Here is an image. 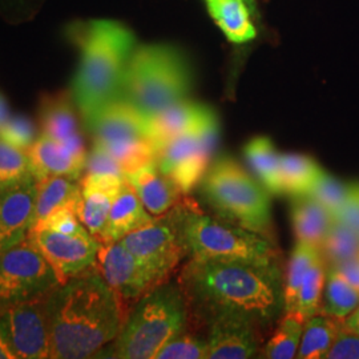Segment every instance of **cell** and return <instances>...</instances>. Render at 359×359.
<instances>
[{
	"instance_id": "1",
	"label": "cell",
	"mask_w": 359,
	"mask_h": 359,
	"mask_svg": "<svg viewBox=\"0 0 359 359\" xmlns=\"http://www.w3.org/2000/svg\"><path fill=\"white\" fill-rule=\"evenodd\" d=\"M127 311L97 262L52 289L47 298L50 358L93 357L115 341Z\"/></svg>"
},
{
	"instance_id": "2",
	"label": "cell",
	"mask_w": 359,
	"mask_h": 359,
	"mask_svg": "<svg viewBox=\"0 0 359 359\" xmlns=\"http://www.w3.org/2000/svg\"><path fill=\"white\" fill-rule=\"evenodd\" d=\"M283 273L278 261L268 264L192 258L180 285L188 302L209 317L218 311L240 313L268 327L285 310Z\"/></svg>"
},
{
	"instance_id": "3",
	"label": "cell",
	"mask_w": 359,
	"mask_h": 359,
	"mask_svg": "<svg viewBox=\"0 0 359 359\" xmlns=\"http://www.w3.org/2000/svg\"><path fill=\"white\" fill-rule=\"evenodd\" d=\"M81 57L72 81V97L84 121L121 92L136 38L128 27L109 19L92 20L79 39Z\"/></svg>"
},
{
	"instance_id": "4",
	"label": "cell",
	"mask_w": 359,
	"mask_h": 359,
	"mask_svg": "<svg viewBox=\"0 0 359 359\" xmlns=\"http://www.w3.org/2000/svg\"><path fill=\"white\" fill-rule=\"evenodd\" d=\"M192 86V67L179 48L147 44L130 55L120 95L149 117L188 99Z\"/></svg>"
},
{
	"instance_id": "5",
	"label": "cell",
	"mask_w": 359,
	"mask_h": 359,
	"mask_svg": "<svg viewBox=\"0 0 359 359\" xmlns=\"http://www.w3.org/2000/svg\"><path fill=\"white\" fill-rule=\"evenodd\" d=\"M189 304L180 283H163L142 295L127 317L114 345V357L151 359L184 333Z\"/></svg>"
},
{
	"instance_id": "6",
	"label": "cell",
	"mask_w": 359,
	"mask_h": 359,
	"mask_svg": "<svg viewBox=\"0 0 359 359\" xmlns=\"http://www.w3.org/2000/svg\"><path fill=\"white\" fill-rule=\"evenodd\" d=\"M201 187L206 201L221 217L273 240L269 192L234 160H216L208 168Z\"/></svg>"
},
{
	"instance_id": "7",
	"label": "cell",
	"mask_w": 359,
	"mask_h": 359,
	"mask_svg": "<svg viewBox=\"0 0 359 359\" xmlns=\"http://www.w3.org/2000/svg\"><path fill=\"white\" fill-rule=\"evenodd\" d=\"M184 236L192 258L268 264L278 261V252L269 240L231 221L203 213L187 198Z\"/></svg>"
},
{
	"instance_id": "8",
	"label": "cell",
	"mask_w": 359,
	"mask_h": 359,
	"mask_svg": "<svg viewBox=\"0 0 359 359\" xmlns=\"http://www.w3.org/2000/svg\"><path fill=\"white\" fill-rule=\"evenodd\" d=\"M185 212L187 200H181L167 213L154 217L149 224L120 241L142 261L158 283H165L181 259L189 255L184 236Z\"/></svg>"
},
{
	"instance_id": "9",
	"label": "cell",
	"mask_w": 359,
	"mask_h": 359,
	"mask_svg": "<svg viewBox=\"0 0 359 359\" xmlns=\"http://www.w3.org/2000/svg\"><path fill=\"white\" fill-rule=\"evenodd\" d=\"M219 124L215 111L192 129L172 139L156 156V165L182 194L201 182L218 144Z\"/></svg>"
},
{
	"instance_id": "10",
	"label": "cell",
	"mask_w": 359,
	"mask_h": 359,
	"mask_svg": "<svg viewBox=\"0 0 359 359\" xmlns=\"http://www.w3.org/2000/svg\"><path fill=\"white\" fill-rule=\"evenodd\" d=\"M60 283L56 271L28 236L0 253V313L46 294Z\"/></svg>"
},
{
	"instance_id": "11",
	"label": "cell",
	"mask_w": 359,
	"mask_h": 359,
	"mask_svg": "<svg viewBox=\"0 0 359 359\" xmlns=\"http://www.w3.org/2000/svg\"><path fill=\"white\" fill-rule=\"evenodd\" d=\"M48 293L0 313V334L15 359L50 358Z\"/></svg>"
},
{
	"instance_id": "12",
	"label": "cell",
	"mask_w": 359,
	"mask_h": 359,
	"mask_svg": "<svg viewBox=\"0 0 359 359\" xmlns=\"http://www.w3.org/2000/svg\"><path fill=\"white\" fill-rule=\"evenodd\" d=\"M50 262L62 283L96 264L100 243L90 231L65 234L50 229L27 234Z\"/></svg>"
},
{
	"instance_id": "13",
	"label": "cell",
	"mask_w": 359,
	"mask_h": 359,
	"mask_svg": "<svg viewBox=\"0 0 359 359\" xmlns=\"http://www.w3.org/2000/svg\"><path fill=\"white\" fill-rule=\"evenodd\" d=\"M96 262L104 280L124 305L129 301H139L142 295L160 285L142 261L120 241L100 244Z\"/></svg>"
},
{
	"instance_id": "14",
	"label": "cell",
	"mask_w": 359,
	"mask_h": 359,
	"mask_svg": "<svg viewBox=\"0 0 359 359\" xmlns=\"http://www.w3.org/2000/svg\"><path fill=\"white\" fill-rule=\"evenodd\" d=\"M208 318V358L246 359L256 355L259 327L256 322L233 311H218Z\"/></svg>"
},
{
	"instance_id": "15",
	"label": "cell",
	"mask_w": 359,
	"mask_h": 359,
	"mask_svg": "<svg viewBox=\"0 0 359 359\" xmlns=\"http://www.w3.org/2000/svg\"><path fill=\"white\" fill-rule=\"evenodd\" d=\"M86 124L97 144L147 139L148 116L118 95L99 108Z\"/></svg>"
},
{
	"instance_id": "16",
	"label": "cell",
	"mask_w": 359,
	"mask_h": 359,
	"mask_svg": "<svg viewBox=\"0 0 359 359\" xmlns=\"http://www.w3.org/2000/svg\"><path fill=\"white\" fill-rule=\"evenodd\" d=\"M38 182L35 177L0 191V253L22 243L28 234Z\"/></svg>"
},
{
	"instance_id": "17",
	"label": "cell",
	"mask_w": 359,
	"mask_h": 359,
	"mask_svg": "<svg viewBox=\"0 0 359 359\" xmlns=\"http://www.w3.org/2000/svg\"><path fill=\"white\" fill-rule=\"evenodd\" d=\"M126 177L109 175H84L80 181L81 200L77 217L90 234L99 240L103 233L111 208Z\"/></svg>"
},
{
	"instance_id": "18",
	"label": "cell",
	"mask_w": 359,
	"mask_h": 359,
	"mask_svg": "<svg viewBox=\"0 0 359 359\" xmlns=\"http://www.w3.org/2000/svg\"><path fill=\"white\" fill-rule=\"evenodd\" d=\"M212 108L185 99L148 117L147 139L157 154L172 139L196 127Z\"/></svg>"
},
{
	"instance_id": "19",
	"label": "cell",
	"mask_w": 359,
	"mask_h": 359,
	"mask_svg": "<svg viewBox=\"0 0 359 359\" xmlns=\"http://www.w3.org/2000/svg\"><path fill=\"white\" fill-rule=\"evenodd\" d=\"M26 154L36 181L48 176H65L77 180L84 172L86 158L77 157L65 144L43 133L27 149Z\"/></svg>"
},
{
	"instance_id": "20",
	"label": "cell",
	"mask_w": 359,
	"mask_h": 359,
	"mask_svg": "<svg viewBox=\"0 0 359 359\" xmlns=\"http://www.w3.org/2000/svg\"><path fill=\"white\" fill-rule=\"evenodd\" d=\"M154 216L142 205V200L126 180L111 208L105 228L97 240L102 245L121 241L127 234L149 224Z\"/></svg>"
},
{
	"instance_id": "21",
	"label": "cell",
	"mask_w": 359,
	"mask_h": 359,
	"mask_svg": "<svg viewBox=\"0 0 359 359\" xmlns=\"http://www.w3.org/2000/svg\"><path fill=\"white\" fill-rule=\"evenodd\" d=\"M126 180L154 217L167 213L181 201L182 193L177 185L160 172L156 163L129 173Z\"/></svg>"
},
{
	"instance_id": "22",
	"label": "cell",
	"mask_w": 359,
	"mask_h": 359,
	"mask_svg": "<svg viewBox=\"0 0 359 359\" xmlns=\"http://www.w3.org/2000/svg\"><path fill=\"white\" fill-rule=\"evenodd\" d=\"M76 108L71 92L44 95L39 109L41 133L56 142H65L72 135L80 133Z\"/></svg>"
},
{
	"instance_id": "23",
	"label": "cell",
	"mask_w": 359,
	"mask_h": 359,
	"mask_svg": "<svg viewBox=\"0 0 359 359\" xmlns=\"http://www.w3.org/2000/svg\"><path fill=\"white\" fill-rule=\"evenodd\" d=\"M292 222L297 241L322 244L333 225V215L311 196H297L292 203Z\"/></svg>"
},
{
	"instance_id": "24",
	"label": "cell",
	"mask_w": 359,
	"mask_h": 359,
	"mask_svg": "<svg viewBox=\"0 0 359 359\" xmlns=\"http://www.w3.org/2000/svg\"><path fill=\"white\" fill-rule=\"evenodd\" d=\"M36 182V201L29 229L57 209L71 208L77 213V206L81 200V187L76 180L65 176H48Z\"/></svg>"
},
{
	"instance_id": "25",
	"label": "cell",
	"mask_w": 359,
	"mask_h": 359,
	"mask_svg": "<svg viewBox=\"0 0 359 359\" xmlns=\"http://www.w3.org/2000/svg\"><path fill=\"white\" fill-rule=\"evenodd\" d=\"M206 10L231 43L244 44L256 38L252 13L243 0H204Z\"/></svg>"
},
{
	"instance_id": "26",
	"label": "cell",
	"mask_w": 359,
	"mask_h": 359,
	"mask_svg": "<svg viewBox=\"0 0 359 359\" xmlns=\"http://www.w3.org/2000/svg\"><path fill=\"white\" fill-rule=\"evenodd\" d=\"M245 157L262 187L270 194H283L280 154L269 137H255L245 147Z\"/></svg>"
},
{
	"instance_id": "27",
	"label": "cell",
	"mask_w": 359,
	"mask_h": 359,
	"mask_svg": "<svg viewBox=\"0 0 359 359\" xmlns=\"http://www.w3.org/2000/svg\"><path fill=\"white\" fill-rule=\"evenodd\" d=\"M344 329V322L327 316H313L305 321L297 358H326L335 339Z\"/></svg>"
},
{
	"instance_id": "28",
	"label": "cell",
	"mask_w": 359,
	"mask_h": 359,
	"mask_svg": "<svg viewBox=\"0 0 359 359\" xmlns=\"http://www.w3.org/2000/svg\"><path fill=\"white\" fill-rule=\"evenodd\" d=\"M358 305L359 290L347 283L337 270L329 268L320 308L322 314L344 322Z\"/></svg>"
},
{
	"instance_id": "29",
	"label": "cell",
	"mask_w": 359,
	"mask_h": 359,
	"mask_svg": "<svg viewBox=\"0 0 359 359\" xmlns=\"http://www.w3.org/2000/svg\"><path fill=\"white\" fill-rule=\"evenodd\" d=\"M322 168L304 154H280V173L283 193L293 197L308 196L321 175Z\"/></svg>"
},
{
	"instance_id": "30",
	"label": "cell",
	"mask_w": 359,
	"mask_h": 359,
	"mask_svg": "<svg viewBox=\"0 0 359 359\" xmlns=\"http://www.w3.org/2000/svg\"><path fill=\"white\" fill-rule=\"evenodd\" d=\"M321 250L314 245L297 241L294 250L290 257L289 268L283 283V299H285V313L295 311L297 299L310 268L321 259Z\"/></svg>"
},
{
	"instance_id": "31",
	"label": "cell",
	"mask_w": 359,
	"mask_h": 359,
	"mask_svg": "<svg viewBox=\"0 0 359 359\" xmlns=\"http://www.w3.org/2000/svg\"><path fill=\"white\" fill-rule=\"evenodd\" d=\"M305 321L306 320L297 311L285 313L278 329L264 347L261 357L268 359L295 358Z\"/></svg>"
},
{
	"instance_id": "32",
	"label": "cell",
	"mask_w": 359,
	"mask_h": 359,
	"mask_svg": "<svg viewBox=\"0 0 359 359\" xmlns=\"http://www.w3.org/2000/svg\"><path fill=\"white\" fill-rule=\"evenodd\" d=\"M99 145H102L120 164L126 176L140 168L156 163V151L147 139H133Z\"/></svg>"
},
{
	"instance_id": "33",
	"label": "cell",
	"mask_w": 359,
	"mask_h": 359,
	"mask_svg": "<svg viewBox=\"0 0 359 359\" xmlns=\"http://www.w3.org/2000/svg\"><path fill=\"white\" fill-rule=\"evenodd\" d=\"M359 255V233L335 221L321 246V256L327 266Z\"/></svg>"
},
{
	"instance_id": "34",
	"label": "cell",
	"mask_w": 359,
	"mask_h": 359,
	"mask_svg": "<svg viewBox=\"0 0 359 359\" xmlns=\"http://www.w3.org/2000/svg\"><path fill=\"white\" fill-rule=\"evenodd\" d=\"M34 177L28 154L0 137V191Z\"/></svg>"
},
{
	"instance_id": "35",
	"label": "cell",
	"mask_w": 359,
	"mask_h": 359,
	"mask_svg": "<svg viewBox=\"0 0 359 359\" xmlns=\"http://www.w3.org/2000/svg\"><path fill=\"white\" fill-rule=\"evenodd\" d=\"M326 264L321 258L317 261L304 278L301 285L298 299H297V309L295 311L299 313L305 320L311 318L318 313L321 308L322 294L326 283Z\"/></svg>"
},
{
	"instance_id": "36",
	"label": "cell",
	"mask_w": 359,
	"mask_h": 359,
	"mask_svg": "<svg viewBox=\"0 0 359 359\" xmlns=\"http://www.w3.org/2000/svg\"><path fill=\"white\" fill-rule=\"evenodd\" d=\"M350 185H345L344 182L330 176L327 172L322 169L321 175L318 176L311 192L309 193L308 196L316 198L335 218L338 212L342 209V206L345 205Z\"/></svg>"
},
{
	"instance_id": "37",
	"label": "cell",
	"mask_w": 359,
	"mask_h": 359,
	"mask_svg": "<svg viewBox=\"0 0 359 359\" xmlns=\"http://www.w3.org/2000/svg\"><path fill=\"white\" fill-rule=\"evenodd\" d=\"M156 359H206L208 342L206 338H198L181 333L170 339L160 348Z\"/></svg>"
},
{
	"instance_id": "38",
	"label": "cell",
	"mask_w": 359,
	"mask_h": 359,
	"mask_svg": "<svg viewBox=\"0 0 359 359\" xmlns=\"http://www.w3.org/2000/svg\"><path fill=\"white\" fill-rule=\"evenodd\" d=\"M0 137L13 147L27 152V149L35 142L36 127L31 118L27 116H11L1 127Z\"/></svg>"
},
{
	"instance_id": "39",
	"label": "cell",
	"mask_w": 359,
	"mask_h": 359,
	"mask_svg": "<svg viewBox=\"0 0 359 359\" xmlns=\"http://www.w3.org/2000/svg\"><path fill=\"white\" fill-rule=\"evenodd\" d=\"M40 229H50V231H59L65 234H77V233L87 231L86 226L77 217L76 210L71 208H62L52 212L50 216H47L35 226H32L28 233L40 231Z\"/></svg>"
},
{
	"instance_id": "40",
	"label": "cell",
	"mask_w": 359,
	"mask_h": 359,
	"mask_svg": "<svg viewBox=\"0 0 359 359\" xmlns=\"http://www.w3.org/2000/svg\"><path fill=\"white\" fill-rule=\"evenodd\" d=\"M84 175H109L126 177L123 169L115 158L108 154L102 145L95 142L90 154H87Z\"/></svg>"
},
{
	"instance_id": "41",
	"label": "cell",
	"mask_w": 359,
	"mask_h": 359,
	"mask_svg": "<svg viewBox=\"0 0 359 359\" xmlns=\"http://www.w3.org/2000/svg\"><path fill=\"white\" fill-rule=\"evenodd\" d=\"M326 358L359 359V335L342 329Z\"/></svg>"
},
{
	"instance_id": "42",
	"label": "cell",
	"mask_w": 359,
	"mask_h": 359,
	"mask_svg": "<svg viewBox=\"0 0 359 359\" xmlns=\"http://www.w3.org/2000/svg\"><path fill=\"white\" fill-rule=\"evenodd\" d=\"M334 219L359 233V185H350L346 203Z\"/></svg>"
},
{
	"instance_id": "43",
	"label": "cell",
	"mask_w": 359,
	"mask_h": 359,
	"mask_svg": "<svg viewBox=\"0 0 359 359\" xmlns=\"http://www.w3.org/2000/svg\"><path fill=\"white\" fill-rule=\"evenodd\" d=\"M329 268L337 270L347 283L359 290V255Z\"/></svg>"
},
{
	"instance_id": "44",
	"label": "cell",
	"mask_w": 359,
	"mask_h": 359,
	"mask_svg": "<svg viewBox=\"0 0 359 359\" xmlns=\"http://www.w3.org/2000/svg\"><path fill=\"white\" fill-rule=\"evenodd\" d=\"M344 329L350 332V333L359 335V305L358 308L355 309L346 320L344 321Z\"/></svg>"
},
{
	"instance_id": "45",
	"label": "cell",
	"mask_w": 359,
	"mask_h": 359,
	"mask_svg": "<svg viewBox=\"0 0 359 359\" xmlns=\"http://www.w3.org/2000/svg\"><path fill=\"white\" fill-rule=\"evenodd\" d=\"M11 117V112H10V107L6 100V97L0 93V127Z\"/></svg>"
},
{
	"instance_id": "46",
	"label": "cell",
	"mask_w": 359,
	"mask_h": 359,
	"mask_svg": "<svg viewBox=\"0 0 359 359\" xmlns=\"http://www.w3.org/2000/svg\"><path fill=\"white\" fill-rule=\"evenodd\" d=\"M0 359H15L11 350L7 346V344L4 342L1 334H0Z\"/></svg>"
},
{
	"instance_id": "47",
	"label": "cell",
	"mask_w": 359,
	"mask_h": 359,
	"mask_svg": "<svg viewBox=\"0 0 359 359\" xmlns=\"http://www.w3.org/2000/svg\"><path fill=\"white\" fill-rule=\"evenodd\" d=\"M245 4H246V7L249 8V11L252 13V16H257V4L256 0H243Z\"/></svg>"
}]
</instances>
